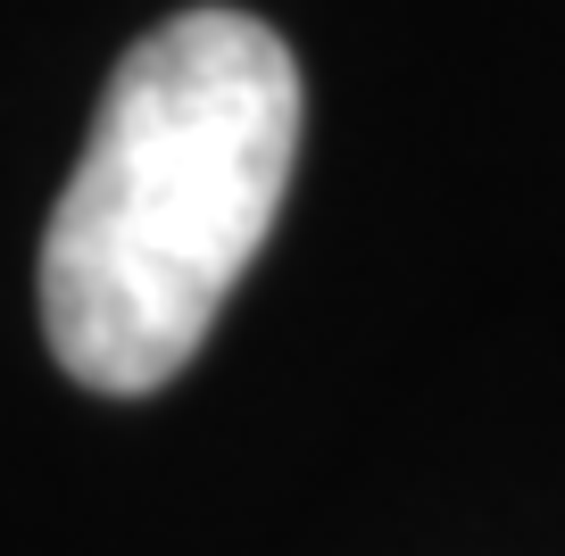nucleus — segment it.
I'll use <instances>...</instances> for the list:
<instances>
[{
    "label": "nucleus",
    "instance_id": "f257e3e1",
    "mask_svg": "<svg viewBox=\"0 0 565 556\" xmlns=\"http://www.w3.org/2000/svg\"><path fill=\"white\" fill-rule=\"evenodd\" d=\"M300 158V67L242 9L141 34L42 233V332L84 391L141 399L200 357L275 233Z\"/></svg>",
    "mask_w": 565,
    "mask_h": 556
}]
</instances>
